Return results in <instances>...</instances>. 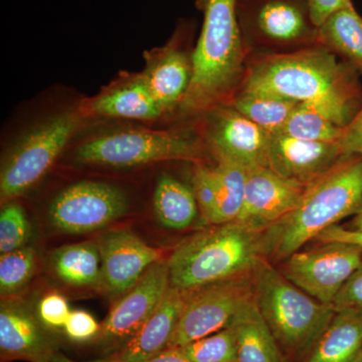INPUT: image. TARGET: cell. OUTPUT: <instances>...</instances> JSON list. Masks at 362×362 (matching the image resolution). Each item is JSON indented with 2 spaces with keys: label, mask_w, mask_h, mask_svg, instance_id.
<instances>
[{
  "label": "cell",
  "mask_w": 362,
  "mask_h": 362,
  "mask_svg": "<svg viewBox=\"0 0 362 362\" xmlns=\"http://www.w3.org/2000/svg\"><path fill=\"white\" fill-rule=\"evenodd\" d=\"M204 23L192 58V80L181 107L211 110L244 80V45L238 0H199Z\"/></svg>",
  "instance_id": "cell-3"
},
{
  "label": "cell",
  "mask_w": 362,
  "mask_h": 362,
  "mask_svg": "<svg viewBox=\"0 0 362 362\" xmlns=\"http://www.w3.org/2000/svg\"><path fill=\"white\" fill-rule=\"evenodd\" d=\"M312 23L317 28L329 18L333 13L345 7L352 6L351 0H306Z\"/></svg>",
  "instance_id": "cell-37"
},
{
  "label": "cell",
  "mask_w": 362,
  "mask_h": 362,
  "mask_svg": "<svg viewBox=\"0 0 362 362\" xmlns=\"http://www.w3.org/2000/svg\"><path fill=\"white\" fill-rule=\"evenodd\" d=\"M52 362H123L117 361L113 357H109V358L105 359H95V361H76L73 359L68 358V357L64 356V354H58L54 356V361ZM142 362H192L188 361L187 357H185L181 354L180 349H168L165 351L162 352L153 358L149 359V361Z\"/></svg>",
  "instance_id": "cell-39"
},
{
  "label": "cell",
  "mask_w": 362,
  "mask_h": 362,
  "mask_svg": "<svg viewBox=\"0 0 362 362\" xmlns=\"http://www.w3.org/2000/svg\"><path fill=\"white\" fill-rule=\"evenodd\" d=\"M362 356V308L338 309L307 362H356Z\"/></svg>",
  "instance_id": "cell-21"
},
{
  "label": "cell",
  "mask_w": 362,
  "mask_h": 362,
  "mask_svg": "<svg viewBox=\"0 0 362 362\" xmlns=\"http://www.w3.org/2000/svg\"><path fill=\"white\" fill-rule=\"evenodd\" d=\"M333 306L337 310L343 308H362V261L338 293Z\"/></svg>",
  "instance_id": "cell-35"
},
{
  "label": "cell",
  "mask_w": 362,
  "mask_h": 362,
  "mask_svg": "<svg viewBox=\"0 0 362 362\" xmlns=\"http://www.w3.org/2000/svg\"><path fill=\"white\" fill-rule=\"evenodd\" d=\"M322 244L292 254L286 261L283 275L321 303L333 305L338 293L361 265L362 247L342 242Z\"/></svg>",
  "instance_id": "cell-9"
},
{
  "label": "cell",
  "mask_w": 362,
  "mask_h": 362,
  "mask_svg": "<svg viewBox=\"0 0 362 362\" xmlns=\"http://www.w3.org/2000/svg\"><path fill=\"white\" fill-rule=\"evenodd\" d=\"M30 223L25 209L16 202L4 204L0 213V252L16 251L28 246Z\"/></svg>",
  "instance_id": "cell-31"
},
{
  "label": "cell",
  "mask_w": 362,
  "mask_h": 362,
  "mask_svg": "<svg viewBox=\"0 0 362 362\" xmlns=\"http://www.w3.org/2000/svg\"><path fill=\"white\" fill-rule=\"evenodd\" d=\"M102 261V289L122 296L164 258L161 250L145 244L126 230L107 233L98 243Z\"/></svg>",
  "instance_id": "cell-13"
},
{
  "label": "cell",
  "mask_w": 362,
  "mask_h": 362,
  "mask_svg": "<svg viewBox=\"0 0 362 362\" xmlns=\"http://www.w3.org/2000/svg\"><path fill=\"white\" fill-rule=\"evenodd\" d=\"M356 362H362V356Z\"/></svg>",
  "instance_id": "cell-41"
},
{
  "label": "cell",
  "mask_w": 362,
  "mask_h": 362,
  "mask_svg": "<svg viewBox=\"0 0 362 362\" xmlns=\"http://www.w3.org/2000/svg\"><path fill=\"white\" fill-rule=\"evenodd\" d=\"M211 110L207 138L214 156L226 157L247 168H267L272 134L233 107Z\"/></svg>",
  "instance_id": "cell-16"
},
{
  "label": "cell",
  "mask_w": 362,
  "mask_h": 362,
  "mask_svg": "<svg viewBox=\"0 0 362 362\" xmlns=\"http://www.w3.org/2000/svg\"><path fill=\"white\" fill-rule=\"evenodd\" d=\"M362 209V156H345L304 189L299 206L262 233L264 254L287 259L323 230Z\"/></svg>",
  "instance_id": "cell-2"
},
{
  "label": "cell",
  "mask_w": 362,
  "mask_h": 362,
  "mask_svg": "<svg viewBox=\"0 0 362 362\" xmlns=\"http://www.w3.org/2000/svg\"><path fill=\"white\" fill-rule=\"evenodd\" d=\"M170 287L168 259L150 267L132 288L117 300L101 323L96 340L106 349L122 347L153 313Z\"/></svg>",
  "instance_id": "cell-11"
},
{
  "label": "cell",
  "mask_w": 362,
  "mask_h": 362,
  "mask_svg": "<svg viewBox=\"0 0 362 362\" xmlns=\"http://www.w3.org/2000/svg\"><path fill=\"white\" fill-rule=\"evenodd\" d=\"M263 254L262 233L235 221L214 226L175 247L168 259L170 287L194 292L249 275Z\"/></svg>",
  "instance_id": "cell-4"
},
{
  "label": "cell",
  "mask_w": 362,
  "mask_h": 362,
  "mask_svg": "<svg viewBox=\"0 0 362 362\" xmlns=\"http://www.w3.org/2000/svg\"><path fill=\"white\" fill-rule=\"evenodd\" d=\"M192 189L199 204V213L211 223L218 201V185L214 168L199 162L192 173Z\"/></svg>",
  "instance_id": "cell-32"
},
{
  "label": "cell",
  "mask_w": 362,
  "mask_h": 362,
  "mask_svg": "<svg viewBox=\"0 0 362 362\" xmlns=\"http://www.w3.org/2000/svg\"><path fill=\"white\" fill-rule=\"evenodd\" d=\"M316 37L323 47L341 54L362 74V18L354 6L333 13L317 28Z\"/></svg>",
  "instance_id": "cell-25"
},
{
  "label": "cell",
  "mask_w": 362,
  "mask_h": 362,
  "mask_svg": "<svg viewBox=\"0 0 362 362\" xmlns=\"http://www.w3.org/2000/svg\"><path fill=\"white\" fill-rule=\"evenodd\" d=\"M232 326L237 332L238 362H281L277 340L255 300L240 312Z\"/></svg>",
  "instance_id": "cell-22"
},
{
  "label": "cell",
  "mask_w": 362,
  "mask_h": 362,
  "mask_svg": "<svg viewBox=\"0 0 362 362\" xmlns=\"http://www.w3.org/2000/svg\"><path fill=\"white\" fill-rule=\"evenodd\" d=\"M81 115L156 120L164 114L160 105L150 92L141 74L124 76L80 109Z\"/></svg>",
  "instance_id": "cell-19"
},
{
  "label": "cell",
  "mask_w": 362,
  "mask_h": 362,
  "mask_svg": "<svg viewBox=\"0 0 362 362\" xmlns=\"http://www.w3.org/2000/svg\"><path fill=\"white\" fill-rule=\"evenodd\" d=\"M189 292L169 287L146 322L111 357L123 362H142L165 351L175 334Z\"/></svg>",
  "instance_id": "cell-18"
},
{
  "label": "cell",
  "mask_w": 362,
  "mask_h": 362,
  "mask_svg": "<svg viewBox=\"0 0 362 362\" xmlns=\"http://www.w3.org/2000/svg\"><path fill=\"white\" fill-rule=\"evenodd\" d=\"M252 301V273L189 292L168 349H180L225 329Z\"/></svg>",
  "instance_id": "cell-8"
},
{
  "label": "cell",
  "mask_w": 362,
  "mask_h": 362,
  "mask_svg": "<svg viewBox=\"0 0 362 362\" xmlns=\"http://www.w3.org/2000/svg\"><path fill=\"white\" fill-rule=\"evenodd\" d=\"M127 197L108 183L84 180L66 187L49 209L52 225L61 232L80 235L105 228L127 213Z\"/></svg>",
  "instance_id": "cell-10"
},
{
  "label": "cell",
  "mask_w": 362,
  "mask_h": 362,
  "mask_svg": "<svg viewBox=\"0 0 362 362\" xmlns=\"http://www.w3.org/2000/svg\"><path fill=\"white\" fill-rule=\"evenodd\" d=\"M315 240L321 243H349V244L362 247V230H352V228L349 230V228L335 225L326 228Z\"/></svg>",
  "instance_id": "cell-38"
},
{
  "label": "cell",
  "mask_w": 362,
  "mask_h": 362,
  "mask_svg": "<svg viewBox=\"0 0 362 362\" xmlns=\"http://www.w3.org/2000/svg\"><path fill=\"white\" fill-rule=\"evenodd\" d=\"M352 230H362V209L358 214L354 216V220L352 221Z\"/></svg>",
  "instance_id": "cell-40"
},
{
  "label": "cell",
  "mask_w": 362,
  "mask_h": 362,
  "mask_svg": "<svg viewBox=\"0 0 362 362\" xmlns=\"http://www.w3.org/2000/svg\"><path fill=\"white\" fill-rule=\"evenodd\" d=\"M37 267L33 247L26 246L0 257V293L2 298L20 291L33 278Z\"/></svg>",
  "instance_id": "cell-30"
},
{
  "label": "cell",
  "mask_w": 362,
  "mask_h": 362,
  "mask_svg": "<svg viewBox=\"0 0 362 362\" xmlns=\"http://www.w3.org/2000/svg\"><path fill=\"white\" fill-rule=\"evenodd\" d=\"M214 166L218 185V201L211 225L233 223L239 218L244 206L247 168L242 164L226 158L216 157Z\"/></svg>",
  "instance_id": "cell-26"
},
{
  "label": "cell",
  "mask_w": 362,
  "mask_h": 362,
  "mask_svg": "<svg viewBox=\"0 0 362 362\" xmlns=\"http://www.w3.org/2000/svg\"><path fill=\"white\" fill-rule=\"evenodd\" d=\"M343 128L323 109L315 105L299 103L277 134L306 141L337 143Z\"/></svg>",
  "instance_id": "cell-28"
},
{
  "label": "cell",
  "mask_w": 362,
  "mask_h": 362,
  "mask_svg": "<svg viewBox=\"0 0 362 362\" xmlns=\"http://www.w3.org/2000/svg\"><path fill=\"white\" fill-rule=\"evenodd\" d=\"M255 304L274 337L293 354H304L315 345L337 309L321 303L290 282L266 259L252 272Z\"/></svg>",
  "instance_id": "cell-5"
},
{
  "label": "cell",
  "mask_w": 362,
  "mask_h": 362,
  "mask_svg": "<svg viewBox=\"0 0 362 362\" xmlns=\"http://www.w3.org/2000/svg\"><path fill=\"white\" fill-rule=\"evenodd\" d=\"M101 324L87 311H71L64 327L66 337L76 342L96 339Z\"/></svg>",
  "instance_id": "cell-34"
},
{
  "label": "cell",
  "mask_w": 362,
  "mask_h": 362,
  "mask_svg": "<svg viewBox=\"0 0 362 362\" xmlns=\"http://www.w3.org/2000/svg\"><path fill=\"white\" fill-rule=\"evenodd\" d=\"M141 75L162 110L181 104L192 80V59L173 45L153 49L146 54Z\"/></svg>",
  "instance_id": "cell-20"
},
{
  "label": "cell",
  "mask_w": 362,
  "mask_h": 362,
  "mask_svg": "<svg viewBox=\"0 0 362 362\" xmlns=\"http://www.w3.org/2000/svg\"><path fill=\"white\" fill-rule=\"evenodd\" d=\"M242 92L315 105L345 127L356 115V78L325 47L266 57L245 75Z\"/></svg>",
  "instance_id": "cell-1"
},
{
  "label": "cell",
  "mask_w": 362,
  "mask_h": 362,
  "mask_svg": "<svg viewBox=\"0 0 362 362\" xmlns=\"http://www.w3.org/2000/svg\"><path fill=\"white\" fill-rule=\"evenodd\" d=\"M305 188L263 166L247 168L244 206L235 223L262 233L299 206Z\"/></svg>",
  "instance_id": "cell-12"
},
{
  "label": "cell",
  "mask_w": 362,
  "mask_h": 362,
  "mask_svg": "<svg viewBox=\"0 0 362 362\" xmlns=\"http://www.w3.org/2000/svg\"><path fill=\"white\" fill-rule=\"evenodd\" d=\"M153 206L159 223L176 230L189 228L199 211L194 189L168 175L157 181Z\"/></svg>",
  "instance_id": "cell-24"
},
{
  "label": "cell",
  "mask_w": 362,
  "mask_h": 362,
  "mask_svg": "<svg viewBox=\"0 0 362 362\" xmlns=\"http://www.w3.org/2000/svg\"><path fill=\"white\" fill-rule=\"evenodd\" d=\"M344 157L337 143L306 141L272 134L267 168L293 185L306 188Z\"/></svg>",
  "instance_id": "cell-15"
},
{
  "label": "cell",
  "mask_w": 362,
  "mask_h": 362,
  "mask_svg": "<svg viewBox=\"0 0 362 362\" xmlns=\"http://www.w3.org/2000/svg\"><path fill=\"white\" fill-rule=\"evenodd\" d=\"M244 16L261 37L271 42H295L317 37L306 0H251Z\"/></svg>",
  "instance_id": "cell-17"
},
{
  "label": "cell",
  "mask_w": 362,
  "mask_h": 362,
  "mask_svg": "<svg viewBox=\"0 0 362 362\" xmlns=\"http://www.w3.org/2000/svg\"><path fill=\"white\" fill-rule=\"evenodd\" d=\"M59 280L76 287H101L102 261L98 244L81 243L59 247L52 255Z\"/></svg>",
  "instance_id": "cell-23"
},
{
  "label": "cell",
  "mask_w": 362,
  "mask_h": 362,
  "mask_svg": "<svg viewBox=\"0 0 362 362\" xmlns=\"http://www.w3.org/2000/svg\"><path fill=\"white\" fill-rule=\"evenodd\" d=\"M337 144L344 156H362V108L343 128Z\"/></svg>",
  "instance_id": "cell-36"
},
{
  "label": "cell",
  "mask_w": 362,
  "mask_h": 362,
  "mask_svg": "<svg viewBox=\"0 0 362 362\" xmlns=\"http://www.w3.org/2000/svg\"><path fill=\"white\" fill-rule=\"evenodd\" d=\"M299 102L265 94L240 92L232 107L270 134L284 127Z\"/></svg>",
  "instance_id": "cell-27"
},
{
  "label": "cell",
  "mask_w": 362,
  "mask_h": 362,
  "mask_svg": "<svg viewBox=\"0 0 362 362\" xmlns=\"http://www.w3.org/2000/svg\"><path fill=\"white\" fill-rule=\"evenodd\" d=\"M81 113L52 117L26 133L7 156L0 173L2 204L25 194L44 177L77 130Z\"/></svg>",
  "instance_id": "cell-7"
},
{
  "label": "cell",
  "mask_w": 362,
  "mask_h": 362,
  "mask_svg": "<svg viewBox=\"0 0 362 362\" xmlns=\"http://www.w3.org/2000/svg\"><path fill=\"white\" fill-rule=\"evenodd\" d=\"M47 329L25 303L4 298L0 307V361L52 362L58 350Z\"/></svg>",
  "instance_id": "cell-14"
},
{
  "label": "cell",
  "mask_w": 362,
  "mask_h": 362,
  "mask_svg": "<svg viewBox=\"0 0 362 362\" xmlns=\"http://www.w3.org/2000/svg\"><path fill=\"white\" fill-rule=\"evenodd\" d=\"M177 349L192 362H238L237 332L230 325Z\"/></svg>",
  "instance_id": "cell-29"
},
{
  "label": "cell",
  "mask_w": 362,
  "mask_h": 362,
  "mask_svg": "<svg viewBox=\"0 0 362 362\" xmlns=\"http://www.w3.org/2000/svg\"><path fill=\"white\" fill-rule=\"evenodd\" d=\"M70 313L68 301L63 295L58 293L45 295L37 305V316L49 329H64Z\"/></svg>",
  "instance_id": "cell-33"
},
{
  "label": "cell",
  "mask_w": 362,
  "mask_h": 362,
  "mask_svg": "<svg viewBox=\"0 0 362 362\" xmlns=\"http://www.w3.org/2000/svg\"><path fill=\"white\" fill-rule=\"evenodd\" d=\"M85 165L127 168L161 161L197 163L204 158L201 145L187 135L173 131L124 130L83 142L74 152Z\"/></svg>",
  "instance_id": "cell-6"
}]
</instances>
